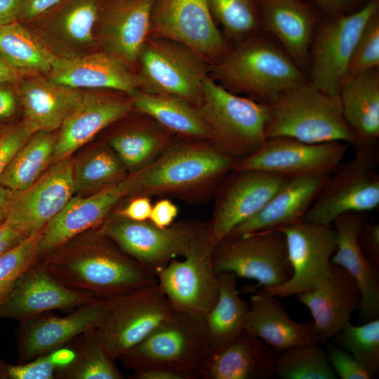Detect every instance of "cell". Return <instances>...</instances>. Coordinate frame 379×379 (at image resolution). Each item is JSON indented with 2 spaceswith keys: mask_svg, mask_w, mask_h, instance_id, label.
<instances>
[{
  "mask_svg": "<svg viewBox=\"0 0 379 379\" xmlns=\"http://www.w3.org/2000/svg\"><path fill=\"white\" fill-rule=\"evenodd\" d=\"M66 0H20L18 21L32 22L45 18Z\"/></svg>",
  "mask_w": 379,
  "mask_h": 379,
  "instance_id": "49",
  "label": "cell"
},
{
  "mask_svg": "<svg viewBox=\"0 0 379 379\" xmlns=\"http://www.w3.org/2000/svg\"><path fill=\"white\" fill-rule=\"evenodd\" d=\"M4 363L0 360V379H4Z\"/></svg>",
  "mask_w": 379,
  "mask_h": 379,
  "instance_id": "61",
  "label": "cell"
},
{
  "mask_svg": "<svg viewBox=\"0 0 379 379\" xmlns=\"http://www.w3.org/2000/svg\"><path fill=\"white\" fill-rule=\"evenodd\" d=\"M244 330L277 352L305 344H320L313 322L292 319L277 296L261 288L250 298Z\"/></svg>",
  "mask_w": 379,
  "mask_h": 379,
  "instance_id": "29",
  "label": "cell"
},
{
  "mask_svg": "<svg viewBox=\"0 0 379 379\" xmlns=\"http://www.w3.org/2000/svg\"><path fill=\"white\" fill-rule=\"evenodd\" d=\"M65 286L101 298L157 283V278L126 253L100 230L80 234L39 260Z\"/></svg>",
  "mask_w": 379,
  "mask_h": 379,
  "instance_id": "1",
  "label": "cell"
},
{
  "mask_svg": "<svg viewBox=\"0 0 379 379\" xmlns=\"http://www.w3.org/2000/svg\"><path fill=\"white\" fill-rule=\"evenodd\" d=\"M152 206L149 197L138 195L116 213L131 220L145 221L149 220Z\"/></svg>",
  "mask_w": 379,
  "mask_h": 379,
  "instance_id": "54",
  "label": "cell"
},
{
  "mask_svg": "<svg viewBox=\"0 0 379 379\" xmlns=\"http://www.w3.org/2000/svg\"><path fill=\"white\" fill-rule=\"evenodd\" d=\"M216 24L234 44L262 31L259 0H207Z\"/></svg>",
  "mask_w": 379,
  "mask_h": 379,
  "instance_id": "40",
  "label": "cell"
},
{
  "mask_svg": "<svg viewBox=\"0 0 379 379\" xmlns=\"http://www.w3.org/2000/svg\"><path fill=\"white\" fill-rule=\"evenodd\" d=\"M288 178L259 171H231L218 187L208 225L213 247L265 205Z\"/></svg>",
  "mask_w": 379,
  "mask_h": 379,
  "instance_id": "18",
  "label": "cell"
},
{
  "mask_svg": "<svg viewBox=\"0 0 379 379\" xmlns=\"http://www.w3.org/2000/svg\"><path fill=\"white\" fill-rule=\"evenodd\" d=\"M16 109V99L8 90L0 88V119L11 117Z\"/></svg>",
  "mask_w": 379,
  "mask_h": 379,
  "instance_id": "56",
  "label": "cell"
},
{
  "mask_svg": "<svg viewBox=\"0 0 379 379\" xmlns=\"http://www.w3.org/2000/svg\"><path fill=\"white\" fill-rule=\"evenodd\" d=\"M21 74L0 54V83L14 82Z\"/></svg>",
  "mask_w": 379,
  "mask_h": 379,
  "instance_id": "57",
  "label": "cell"
},
{
  "mask_svg": "<svg viewBox=\"0 0 379 379\" xmlns=\"http://www.w3.org/2000/svg\"><path fill=\"white\" fill-rule=\"evenodd\" d=\"M131 379H198L194 373L171 367L153 366L135 371Z\"/></svg>",
  "mask_w": 379,
  "mask_h": 379,
  "instance_id": "52",
  "label": "cell"
},
{
  "mask_svg": "<svg viewBox=\"0 0 379 379\" xmlns=\"http://www.w3.org/2000/svg\"><path fill=\"white\" fill-rule=\"evenodd\" d=\"M379 12V0H370L353 13L330 18L322 15L310 53L307 81L320 91L339 95L359 37L370 18Z\"/></svg>",
  "mask_w": 379,
  "mask_h": 379,
  "instance_id": "10",
  "label": "cell"
},
{
  "mask_svg": "<svg viewBox=\"0 0 379 379\" xmlns=\"http://www.w3.org/2000/svg\"><path fill=\"white\" fill-rule=\"evenodd\" d=\"M202 225L182 220L161 228L149 220L135 221L115 213L105 219L100 230L157 277L172 260L187 253Z\"/></svg>",
  "mask_w": 379,
  "mask_h": 379,
  "instance_id": "12",
  "label": "cell"
},
{
  "mask_svg": "<svg viewBox=\"0 0 379 379\" xmlns=\"http://www.w3.org/2000/svg\"><path fill=\"white\" fill-rule=\"evenodd\" d=\"M124 180L88 197H72L42 228L37 243L39 260L76 236L101 226L126 195Z\"/></svg>",
  "mask_w": 379,
  "mask_h": 379,
  "instance_id": "23",
  "label": "cell"
},
{
  "mask_svg": "<svg viewBox=\"0 0 379 379\" xmlns=\"http://www.w3.org/2000/svg\"><path fill=\"white\" fill-rule=\"evenodd\" d=\"M349 145L341 141L307 143L288 137L269 138L255 153L237 161L232 171H259L286 178L331 174Z\"/></svg>",
  "mask_w": 379,
  "mask_h": 379,
  "instance_id": "14",
  "label": "cell"
},
{
  "mask_svg": "<svg viewBox=\"0 0 379 379\" xmlns=\"http://www.w3.org/2000/svg\"><path fill=\"white\" fill-rule=\"evenodd\" d=\"M41 231L25 237L0 256V305L18 279L39 261L37 243Z\"/></svg>",
  "mask_w": 379,
  "mask_h": 379,
  "instance_id": "44",
  "label": "cell"
},
{
  "mask_svg": "<svg viewBox=\"0 0 379 379\" xmlns=\"http://www.w3.org/2000/svg\"><path fill=\"white\" fill-rule=\"evenodd\" d=\"M57 137L53 131L33 133L15 154L0 177V184L13 193L32 185L53 159Z\"/></svg>",
  "mask_w": 379,
  "mask_h": 379,
  "instance_id": "37",
  "label": "cell"
},
{
  "mask_svg": "<svg viewBox=\"0 0 379 379\" xmlns=\"http://www.w3.org/2000/svg\"><path fill=\"white\" fill-rule=\"evenodd\" d=\"M72 347L73 357L58 368L59 379H123L115 360L107 353L95 329L77 336Z\"/></svg>",
  "mask_w": 379,
  "mask_h": 379,
  "instance_id": "38",
  "label": "cell"
},
{
  "mask_svg": "<svg viewBox=\"0 0 379 379\" xmlns=\"http://www.w3.org/2000/svg\"><path fill=\"white\" fill-rule=\"evenodd\" d=\"M330 175L288 178L258 213L228 236L279 230L303 220Z\"/></svg>",
  "mask_w": 379,
  "mask_h": 379,
  "instance_id": "28",
  "label": "cell"
},
{
  "mask_svg": "<svg viewBox=\"0 0 379 379\" xmlns=\"http://www.w3.org/2000/svg\"><path fill=\"white\" fill-rule=\"evenodd\" d=\"M125 166L110 147H100L74 166L75 191L105 188L126 178Z\"/></svg>",
  "mask_w": 379,
  "mask_h": 379,
  "instance_id": "42",
  "label": "cell"
},
{
  "mask_svg": "<svg viewBox=\"0 0 379 379\" xmlns=\"http://www.w3.org/2000/svg\"><path fill=\"white\" fill-rule=\"evenodd\" d=\"M106 299L107 312L95 333L114 360L147 338L174 311L158 282Z\"/></svg>",
  "mask_w": 379,
  "mask_h": 379,
  "instance_id": "8",
  "label": "cell"
},
{
  "mask_svg": "<svg viewBox=\"0 0 379 379\" xmlns=\"http://www.w3.org/2000/svg\"><path fill=\"white\" fill-rule=\"evenodd\" d=\"M25 238L21 233L15 231L0 241V256L8 250L20 243Z\"/></svg>",
  "mask_w": 379,
  "mask_h": 379,
  "instance_id": "59",
  "label": "cell"
},
{
  "mask_svg": "<svg viewBox=\"0 0 379 379\" xmlns=\"http://www.w3.org/2000/svg\"><path fill=\"white\" fill-rule=\"evenodd\" d=\"M17 230L12 228L7 222L0 225V241Z\"/></svg>",
  "mask_w": 379,
  "mask_h": 379,
  "instance_id": "60",
  "label": "cell"
},
{
  "mask_svg": "<svg viewBox=\"0 0 379 379\" xmlns=\"http://www.w3.org/2000/svg\"><path fill=\"white\" fill-rule=\"evenodd\" d=\"M133 108L131 95L83 93L79 105L60 127L53 159L69 157L102 130L128 115Z\"/></svg>",
  "mask_w": 379,
  "mask_h": 379,
  "instance_id": "26",
  "label": "cell"
},
{
  "mask_svg": "<svg viewBox=\"0 0 379 379\" xmlns=\"http://www.w3.org/2000/svg\"><path fill=\"white\" fill-rule=\"evenodd\" d=\"M378 163L376 146H355L354 156L331 173L303 220L332 225L345 212L367 213L378 208Z\"/></svg>",
  "mask_w": 379,
  "mask_h": 379,
  "instance_id": "7",
  "label": "cell"
},
{
  "mask_svg": "<svg viewBox=\"0 0 379 379\" xmlns=\"http://www.w3.org/2000/svg\"><path fill=\"white\" fill-rule=\"evenodd\" d=\"M277 377L281 379H336L319 344L298 345L278 354Z\"/></svg>",
  "mask_w": 379,
  "mask_h": 379,
  "instance_id": "41",
  "label": "cell"
},
{
  "mask_svg": "<svg viewBox=\"0 0 379 379\" xmlns=\"http://www.w3.org/2000/svg\"><path fill=\"white\" fill-rule=\"evenodd\" d=\"M259 8L262 30L274 38L307 74L322 14L306 0H259Z\"/></svg>",
  "mask_w": 379,
  "mask_h": 379,
  "instance_id": "21",
  "label": "cell"
},
{
  "mask_svg": "<svg viewBox=\"0 0 379 379\" xmlns=\"http://www.w3.org/2000/svg\"><path fill=\"white\" fill-rule=\"evenodd\" d=\"M236 161L208 141H173L151 164L126 176V195L186 199L211 192Z\"/></svg>",
  "mask_w": 379,
  "mask_h": 379,
  "instance_id": "2",
  "label": "cell"
},
{
  "mask_svg": "<svg viewBox=\"0 0 379 379\" xmlns=\"http://www.w3.org/2000/svg\"><path fill=\"white\" fill-rule=\"evenodd\" d=\"M173 141V134L149 117L148 122L114 135L109 145L124 165L135 172L154 161Z\"/></svg>",
  "mask_w": 379,
  "mask_h": 379,
  "instance_id": "35",
  "label": "cell"
},
{
  "mask_svg": "<svg viewBox=\"0 0 379 379\" xmlns=\"http://www.w3.org/2000/svg\"><path fill=\"white\" fill-rule=\"evenodd\" d=\"M0 54L20 74L49 72L56 55L41 39L16 20L0 25Z\"/></svg>",
  "mask_w": 379,
  "mask_h": 379,
  "instance_id": "36",
  "label": "cell"
},
{
  "mask_svg": "<svg viewBox=\"0 0 379 379\" xmlns=\"http://www.w3.org/2000/svg\"><path fill=\"white\" fill-rule=\"evenodd\" d=\"M324 16L335 18L349 15L361 9L370 0H306Z\"/></svg>",
  "mask_w": 379,
  "mask_h": 379,
  "instance_id": "50",
  "label": "cell"
},
{
  "mask_svg": "<svg viewBox=\"0 0 379 379\" xmlns=\"http://www.w3.org/2000/svg\"><path fill=\"white\" fill-rule=\"evenodd\" d=\"M211 354L204 317L174 309L172 314L147 338L119 359L133 371L166 366L203 378V371Z\"/></svg>",
  "mask_w": 379,
  "mask_h": 379,
  "instance_id": "6",
  "label": "cell"
},
{
  "mask_svg": "<svg viewBox=\"0 0 379 379\" xmlns=\"http://www.w3.org/2000/svg\"><path fill=\"white\" fill-rule=\"evenodd\" d=\"M338 345L373 375L379 371V319L354 326L349 321L335 335Z\"/></svg>",
  "mask_w": 379,
  "mask_h": 379,
  "instance_id": "43",
  "label": "cell"
},
{
  "mask_svg": "<svg viewBox=\"0 0 379 379\" xmlns=\"http://www.w3.org/2000/svg\"><path fill=\"white\" fill-rule=\"evenodd\" d=\"M213 248L208 225L203 223L183 260H172L157 274V282L174 309L204 317L214 305L219 284Z\"/></svg>",
  "mask_w": 379,
  "mask_h": 379,
  "instance_id": "13",
  "label": "cell"
},
{
  "mask_svg": "<svg viewBox=\"0 0 379 379\" xmlns=\"http://www.w3.org/2000/svg\"><path fill=\"white\" fill-rule=\"evenodd\" d=\"M133 108L172 134L186 140L211 142V131L197 108L176 96L137 90L130 95Z\"/></svg>",
  "mask_w": 379,
  "mask_h": 379,
  "instance_id": "33",
  "label": "cell"
},
{
  "mask_svg": "<svg viewBox=\"0 0 379 379\" xmlns=\"http://www.w3.org/2000/svg\"><path fill=\"white\" fill-rule=\"evenodd\" d=\"M279 230L286 237L292 276L282 285L261 288L284 298L320 286L329 274L331 259L336 250L334 227L302 220Z\"/></svg>",
  "mask_w": 379,
  "mask_h": 379,
  "instance_id": "15",
  "label": "cell"
},
{
  "mask_svg": "<svg viewBox=\"0 0 379 379\" xmlns=\"http://www.w3.org/2000/svg\"><path fill=\"white\" fill-rule=\"evenodd\" d=\"M107 309V299L98 298L63 317L40 315L21 322L18 335V364L48 354L80 334L95 329Z\"/></svg>",
  "mask_w": 379,
  "mask_h": 379,
  "instance_id": "20",
  "label": "cell"
},
{
  "mask_svg": "<svg viewBox=\"0 0 379 379\" xmlns=\"http://www.w3.org/2000/svg\"><path fill=\"white\" fill-rule=\"evenodd\" d=\"M310 311L320 343L335 336L361 305V293L352 277L331 262L326 279L316 288L296 295Z\"/></svg>",
  "mask_w": 379,
  "mask_h": 379,
  "instance_id": "25",
  "label": "cell"
},
{
  "mask_svg": "<svg viewBox=\"0 0 379 379\" xmlns=\"http://www.w3.org/2000/svg\"><path fill=\"white\" fill-rule=\"evenodd\" d=\"M74 166L70 157L59 160L28 187L13 193L5 222L25 237L39 232L72 197Z\"/></svg>",
  "mask_w": 379,
  "mask_h": 379,
  "instance_id": "16",
  "label": "cell"
},
{
  "mask_svg": "<svg viewBox=\"0 0 379 379\" xmlns=\"http://www.w3.org/2000/svg\"><path fill=\"white\" fill-rule=\"evenodd\" d=\"M103 0H66L47 15L46 26L57 30L69 44L84 46L93 39Z\"/></svg>",
  "mask_w": 379,
  "mask_h": 379,
  "instance_id": "39",
  "label": "cell"
},
{
  "mask_svg": "<svg viewBox=\"0 0 379 379\" xmlns=\"http://www.w3.org/2000/svg\"><path fill=\"white\" fill-rule=\"evenodd\" d=\"M157 0H103L98 23L107 53L126 64L138 59L152 30Z\"/></svg>",
  "mask_w": 379,
  "mask_h": 379,
  "instance_id": "22",
  "label": "cell"
},
{
  "mask_svg": "<svg viewBox=\"0 0 379 379\" xmlns=\"http://www.w3.org/2000/svg\"><path fill=\"white\" fill-rule=\"evenodd\" d=\"M339 98L344 119L356 136L355 146H376L379 139V68L347 78L340 88Z\"/></svg>",
  "mask_w": 379,
  "mask_h": 379,
  "instance_id": "32",
  "label": "cell"
},
{
  "mask_svg": "<svg viewBox=\"0 0 379 379\" xmlns=\"http://www.w3.org/2000/svg\"><path fill=\"white\" fill-rule=\"evenodd\" d=\"M367 213L345 212L333 222L337 236L336 250L331 262L343 268L355 281L361 293L360 318L366 322L379 317L378 268L362 251L358 234Z\"/></svg>",
  "mask_w": 379,
  "mask_h": 379,
  "instance_id": "24",
  "label": "cell"
},
{
  "mask_svg": "<svg viewBox=\"0 0 379 379\" xmlns=\"http://www.w3.org/2000/svg\"><path fill=\"white\" fill-rule=\"evenodd\" d=\"M138 59L140 87L147 92L171 95L197 107L206 75L204 58L173 40L149 36Z\"/></svg>",
  "mask_w": 379,
  "mask_h": 379,
  "instance_id": "11",
  "label": "cell"
},
{
  "mask_svg": "<svg viewBox=\"0 0 379 379\" xmlns=\"http://www.w3.org/2000/svg\"><path fill=\"white\" fill-rule=\"evenodd\" d=\"M178 214V206L171 200L164 198L152 205L149 220L159 227L165 228L174 223Z\"/></svg>",
  "mask_w": 379,
  "mask_h": 379,
  "instance_id": "53",
  "label": "cell"
},
{
  "mask_svg": "<svg viewBox=\"0 0 379 379\" xmlns=\"http://www.w3.org/2000/svg\"><path fill=\"white\" fill-rule=\"evenodd\" d=\"M218 298L204 317L205 331L211 354L215 353L244 330L249 304L243 300L237 289V277L230 272L218 274Z\"/></svg>",
  "mask_w": 379,
  "mask_h": 379,
  "instance_id": "34",
  "label": "cell"
},
{
  "mask_svg": "<svg viewBox=\"0 0 379 379\" xmlns=\"http://www.w3.org/2000/svg\"><path fill=\"white\" fill-rule=\"evenodd\" d=\"M325 352L337 378L371 379L375 375L339 345L330 343Z\"/></svg>",
  "mask_w": 379,
  "mask_h": 379,
  "instance_id": "47",
  "label": "cell"
},
{
  "mask_svg": "<svg viewBox=\"0 0 379 379\" xmlns=\"http://www.w3.org/2000/svg\"><path fill=\"white\" fill-rule=\"evenodd\" d=\"M36 131L27 123L11 126L0 135V177L17 151Z\"/></svg>",
  "mask_w": 379,
  "mask_h": 379,
  "instance_id": "48",
  "label": "cell"
},
{
  "mask_svg": "<svg viewBox=\"0 0 379 379\" xmlns=\"http://www.w3.org/2000/svg\"><path fill=\"white\" fill-rule=\"evenodd\" d=\"M374 68H379V12L370 18L359 37L347 79Z\"/></svg>",
  "mask_w": 379,
  "mask_h": 379,
  "instance_id": "45",
  "label": "cell"
},
{
  "mask_svg": "<svg viewBox=\"0 0 379 379\" xmlns=\"http://www.w3.org/2000/svg\"><path fill=\"white\" fill-rule=\"evenodd\" d=\"M98 298L60 282L40 262L16 281L0 305V317L23 322L54 310L77 307Z\"/></svg>",
  "mask_w": 379,
  "mask_h": 379,
  "instance_id": "19",
  "label": "cell"
},
{
  "mask_svg": "<svg viewBox=\"0 0 379 379\" xmlns=\"http://www.w3.org/2000/svg\"><path fill=\"white\" fill-rule=\"evenodd\" d=\"M20 0H0V25L18 20Z\"/></svg>",
  "mask_w": 379,
  "mask_h": 379,
  "instance_id": "55",
  "label": "cell"
},
{
  "mask_svg": "<svg viewBox=\"0 0 379 379\" xmlns=\"http://www.w3.org/2000/svg\"><path fill=\"white\" fill-rule=\"evenodd\" d=\"M58 368L53 352L17 365L4 364V379H55Z\"/></svg>",
  "mask_w": 379,
  "mask_h": 379,
  "instance_id": "46",
  "label": "cell"
},
{
  "mask_svg": "<svg viewBox=\"0 0 379 379\" xmlns=\"http://www.w3.org/2000/svg\"><path fill=\"white\" fill-rule=\"evenodd\" d=\"M279 352L244 330L220 351L211 354L204 379H271L277 377Z\"/></svg>",
  "mask_w": 379,
  "mask_h": 379,
  "instance_id": "30",
  "label": "cell"
},
{
  "mask_svg": "<svg viewBox=\"0 0 379 379\" xmlns=\"http://www.w3.org/2000/svg\"><path fill=\"white\" fill-rule=\"evenodd\" d=\"M48 79L72 88H103L131 95L140 88L139 77L109 53L56 56Z\"/></svg>",
  "mask_w": 379,
  "mask_h": 379,
  "instance_id": "27",
  "label": "cell"
},
{
  "mask_svg": "<svg viewBox=\"0 0 379 379\" xmlns=\"http://www.w3.org/2000/svg\"><path fill=\"white\" fill-rule=\"evenodd\" d=\"M152 30L214 62L229 49L207 0H157Z\"/></svg>",
  "mask_w": 379,
  "mask_h": 379,
  "instance_id": "17",
  "label": "cell"
},
{
  "mask_svg": "<svg viewBox=\"0 0 379 379\" xmlns=\"http://www.w3.org/2000/svg\"><path fill=\"white\" fill-rule=\"evenodd\" d=\"M18 92L25 121L36 132L53 131L60 128L83 95L78 88L36 77L22 80Z\"/></svg>",
  "mask_w": 379,
  "mask_h": 379,
  "instance_id": "31",
  "label": "cell"
},
{
  "mask_svg": "<svg viewBox=\"0 0 379 379\" xmlns=\"http://www.w3.org/2000/svg\"><path fill=\"white\" fill-rule=\"evenodd\" d=\"M213 263L217 274L256 281L255 290L282 285L292 276L286 237L279 230L226 237L215 246Z\"/></svg>",
  "mask_w": 379,
  "mask_h": 379,
  "instance_id": "9",
  "label": "cell"
},
{
  "mask_svg": "<svg viewBox=\"0 0 379 379\" xmlns=\"http://www.w3.org/2000/svg\"><path fill=\"white\" fill-rule=\"evenodd\" d=\"M209 69L228 91L267 104L307 81L280 44L262 30L235 44Z\"/></svg>",
  "mask_w": 379,
  "mask_h": 379,
  "instance_id": "3",
  "label": "cell"
},
{
  "mask_svg": "<svg viewBox=\"0 0 379 379\" xmlns=\"http://www.w3.org/2000/svg\"><path fill=\"white\" fill-rule=\"evenodd\" d=\"M269 105L266 139L288 137L307 143L357 144L344 119L339 95L326 93L308 81L283 93Z\"/></svg>",
  "mask_w": 379,
  "mask_h": 379,
  "instance_id": "4",
  "label": "cell"
},
{
  "mask_svg": "<svg viewBox=\"0 0 379 379\" xmlns=\"http://www.w3.org/2000/svg\"><path fill=\"white\" fill-rule=\"evenodd\" d=\"M197 108L211 131L210 142L236 161L255 153L266 140L269 104L234 93L208 76Z\"/></svg>",
  "mask_w": 379,
  "mask_h": 379,
  "instance_id": "5",
  "label": "cell"
},
{
  "mask_svg": "<svg viewBox=\"0 0 379 379\" xmlns=\"http://www.w3.org/2000/svg\"><path fill=\"white\" fill-rule=\"evenodd\" d=\"M359 244L368 259L379 266V225L365 222L358 234Z\"/></svg>",
  "mask_w": 379,
  "mask_h": 379,
  "instance_id": "51",
  "label": "cell"
},
{
  "mask_svg": "<svg viewBox=\"0 0 379 379\" xmlns=\"http://www.w3.org/2000/svg\"><path fill=\"white\" fill-rule=\"evenodd\" d=\"M13 192L0 184V225L6 221V213Z\"/></svg>",
  "mask_w": 379,
  "mask_h": 379,
  "instance_id": "58",
  "label": "cell"
}]
</instances>
